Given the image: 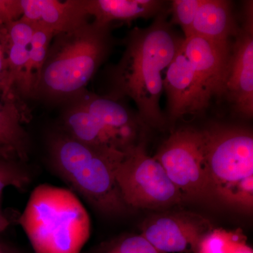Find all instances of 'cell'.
Returning <instances> with one entry per match:
<instances>
[{
	"instance_id": "cb8c5ba5",
	"label": "cell",
	"mask_w": 253,
	"mask_h": 253,
	"mask_svg": "<svg viewBox=\"0 0 253 253\" xmlns=\"http://www.w3.org/2000/svg\"><path fill=\"white\" fill-rule=\"evenodd\" d=\"M0 89L6 96H12L18 99L10 83L9 73L6 66L4 53L0 46Z\"/></svg>"
},
{
	"instance_id": "d4e9b609",
	"label": "cell",
	"mask_w": 253,
	"mask_h": 253,
	"mask_svg": "<svg viewBox=\"0 0 253 253\" xmlns=\"http://www.w3.org/2000/svg\"><path fill=\"white\" fill-rule=\"evenodd\" d=\"M231 253H253L252 248L246 244V241H241Z\"/></svg>"
},
{
	"instance_id": "ffe728a7",
	"label": "cell",
	"mask_w": 253,
	"mask_h": 253,
	"mask_svg": "<svg viewBox=\"0 0 253 253\" xmlns=\"http://www.w3.org/2000/svg\"><path fill=\"white\" fill-rule=\"evenodd\" d=\"M94 253H163L155 249L144 236L126 235L104 243Z\"/></svg>"
},
{
	"instance_id": "e0dca14e",
	"label": "cell",
	"mask_w": 253,
	"mask_h": 253,
	"mask_svg": "<svg viewBox=\"0 0 253 253\" xmlns=\"http://www.w3.org/2000/svg\"><path fill=\"white\" fill-rule=\"evenodd\" d=\"M18 101L0 89V150L24 161L29 140L22 126L23 112Z\"/></svg>"
},
{
	"instance_id": "52a82bcc",
	"label": "cell",
	"mask_w": 253,
	"mask_h": 253,
	"mask_svg": "<svg viewBox=\"0 0 253 253\" xmlns=\"http://www.w3.org/2000/svg\"><path fill=\"white\" fill-rule=\"evenodd\" d=\"M186 200L217 202L205 157V133L191 126L172 131L155 155Z\"/></svg>"
},
{
	"instance_id": "30bf717a",
	"label": "cell",
	"mask_w": 253,
	"mask_h": 253,
	"mask_svg": "<svg viewBox=\"0 0 253 253\" xmlns=\"http://www.w3.org/2000/svg\"><path fill=\"white\" fill-rule=\"evenodd\" d=\"M76 99L99 121L118 151L126 153L146 142V131L149 127L122 99L86 90Z\"/></svg>"
},
{
	"instance_id": "7402d4cb",
	"label": "cell",
	"mask_w": 253,
	"mask_h": 253,
	"mask_svg": "<svg viewBox=\"0 0 253 253\" xmlns=\"http://www.w3.org/2000/svg\"><path fill=\"white\" fill-rule=\"evenodd\" d=\"M30 182V176L22 168L12 163L0 162V194L8 186L23 189Z\"/></svg>"
},
{
	"instance_id": "3957f363",
	"label": "cell",
	"mask_w": 253,
	"mask_h": 253,
	"mask_svg": "<svg viewBox=\"0 0 253 253\" xmlns=\"http://www.w3.org/2000/svg\"><path fill=\"white\" fill-rule=\"evenodd\" d=\"M19 222L35 253H81L90 237V218L78 196L51 184L32 191Z\"/></svg>"
},
{
	"instance_id": "5b68a950",
	"label": "cell",
	"mask_w": 253,
	"mask_h": 253,
	"mask_svg": "<svg viewBox=\"0 0 253 253\" xmlns=\"http://www.w3.org/2000/svg\"><path fill=\"white\" fill-rule=\"evenodd\" d=\"M205 157L217 203L248 212L253 208V136L236 126L204 129Z\"/></svg>"
},
{
	"instance_id": "ac0fdd59",
	"label": "cell",
	"mask_w": 253,
	"mask_h": 253,
	"mask_svg": "<svg viewBox=\"0 0 253 253\" xmlns=\"http://www.w3.org/2000/svg\"><path fill=\"white\" fill-rule=\"evenodd\" d=\"M33 25V32L29 48L30 71L34 81L36 89L37 83L45 62L50 44L55 35L47 28L39 25Z\"/></svg>"
},
{
	"instance_id": "7c38bea8",
	"label": "cell",
	"mask_w": 253,
	"mask_h": 253,
	"mask_svg": "<svg viewBox=\"0 0 253 253\" xmlns=\"http://www.w3.org/2000/svg\"><path fill=\"white\" fill-rule=\"evenodd\" d=\"M33 32V25L22 17L0 26V46L6 60L10 83L18 99L33 98L34 94L29 60Z\"/></svg>"
},
{
	"instance_id": "4fadbf2b",
	"label": "cell",
	"mask_w": 253,
	"mask_h": 253,
	"mask_svg": "<svg viewBox=\"0 0 253 253\" xmlns=\"http://www.w3.org/2000/svg\"><path fill=\"white\" fill-rule=\"evenodd\" d=\"M231 44H221L199 36L184 38L182 49L211 97L224 96Z\"/></svg>"
},
{
	"instance_id": "9c48e42d",
	"label": "cell",
	"mask_w": 253,
	"mask_h": 253,
	"mask_svg": "<svg viewBox=\"0 0 253 253\" xmlns=\"http://www.w3.org/2000/svg\"><path fill=\"white\" fill-rule=\"evenodd\" d=\"M212 229L211 221L196 213L165 212L148 218L141 235L161 253L196 252L201 240Z\"/></svg>"
},
{
	"instance_id": "5bb4252c",
	"label": "cell",
	"mask_w": 253,
	"mask_h": 253,
	"mask_svg": "<svg viewBox=\"0 0 253 253\" xmlns=\"http://www.w3.org/2000/svg\"><path fill=\"white\" fill-rule=\"evenodd\" d=\"M22 18L54 35L68 33L88 22L86 0H21Z\"/></svg>"
},
{
	"instance_id": "ba28073f",
	"label": "cell",
	"mask_w": 253,
	"mask_h": 253,
	"mask_svg": "<svg viewBox=\"0 0 253 253\" xmlns=\"http://www.w3.org/2000/svg\"><path fill=\"white\" fill-rule=\"evenodd\" d=\"M246 1L244 21L231 45L224 96L239 116H253V6Z\"/></svg>"
},
{
	"instance_id": "603a6c76",
	"label": "cell",
	"mask_w": 253,
	"mask_h": 253,
	"mask_svg": "<svg viewBox=\"0 0 253 253\" xmlns=\"http://www.w3.org/2000/svg\"><path fill=\"white\" fill-rule=\"evenodd\" d=\"M22 16L21 0H0V26L14 22Z\"/></svg>"
},
{
	"instance_id": "7a4b0ae2",
	"label": "cell",
	"mask_w": 253,
	"mask_h": 253,
	"mask_svg": "<svg viewBox=\"0 0 253 253\" xmlns=\"http://www.w3.org/2000/svg\"><path fill=\"white\" fill-rule=\"evenodd\" d=\"M111 26L88 21L55 35L33 98L68 103L85 91L112 48Z\"/></svg>"
},
{
	"instance_id": "9a60e30c",
	"label": "cell",
	"mask_w": 253,
	"mask_h": 253,
	"mask_svg": "<svg viewBox=\"0 0 253 253\" xmlns=\"http://www.w3.org/2000/svg\"><path fill=\"white\" fill-rule=\"evenodd\" d=\"M86 4L89 16L101 25L155 18L168 9L166 1L160 0H86Z\"/></svg>"
},
{
	"instance_id": "6da1fadb",
	"label": "cell",
	"mask_w": 253,
	"mask_h": 253,
	"mask_svg": "<svg viewBox=\"0 0 253 253\" xmlns=\"http://www.w3.org/2000/svg\"><path fill=\"white\" fill-rule=\"evenodd\" d=\"M168 9L156 16L148 27H135L129 31L122 57L110 74L109 95L116 99H130L146 126L159 129L167 123L161 108L163 73L184 40L168 21Z\"/></svg>"
},
{
	"instance_id": "d6986e66",
	"label": "cell",
	"mask_w": 253,
	"mask_h": 253,
	"mask_svg": "<svg viewBox=\"0 0 253 253\" xmlns=\"http://www.w3.org/2000/svg\"><path fill=\"white\" fill-rule=\"evenodd\" d=\"M246 237L239 230L228 231L213 229L203 238L196 253H231Z\"/></svg>"
},
{
	"instance_id": "44dd1931",
	"label": "cell",
	"mask_w": 253,
	"mask_h": 253,
	"mask_svg": "<svg viewBox=\"0 0 253 253\" xmlns=\"http://www.w3.org/2000/svg\"><path fill=\"white\" fill-rule=\"evenodd\" d=\"M203 0H174L171 1L169 14L172 15L170 24L180 26L184 38L191 36V28Z\"/></svg>"
},
{
	"instance_id": "8fae6325",
	"label": "cell",
	"mask_w": 253,
	"mask_h": 253,
	"mask_svg": "<svg viewBox=\"0 0 253 253\" xmlns=\"http://www.w3.org/2000/svg\"><path fill=\"white\" fill-rule=\"evenodd\" d=\"M182 42L163 79L167 95L168 118L170 123L186 115L204 112L212 99L184 54Z\"/></svg>"
},
{
	"instance_id": "8992f818",
	"label": "cell",
	"mask_w": 253,
	"mask_h": 253,
	"mask_svg": "<svg viewBox=\"0 0 253 253\" xmlns=\"http://www.w3.org/2000/svg\"><path fill=\"white\" fill-rule=\"evenodd\" d=\"M146 142L126 151L116 163L115 178L128 208L164 211L185 198L163 166L146 151Z\"/></svg>"
},
{
	"instance_id": "277c9868",
	"label": "cell",
	"mask_w": 253,
	"mask_h": 253,
	"mask_svg": "<svg viewBox=\"0 0 253 253\" xmlns=\"http://www.w3.org/2000/svg\"><path fill=\"white\" fill-rule=\"evenodd\" d=\"M49 153L58 174L100 212L120 215L129 209L114 174L115 166L125 153L94 149L66 133L51 138Z\"/></svg>"
},
{
	"instance_id": "484cf974",
	"label": "cell",
	"mask_w": 253,
	"mask_h": 253,
	"mask_svg": "<svg viewBox=\"0 0 253 253\" xmlns=\"http://www.w3.org/2000/svg\"><path fill=\"white\" fill-rule=\"evenodd\" d=\"M8 224H9V221H8L6 218L3 215L2 213L0 211V232L6 229Z\"/></svg>"
},
{
	"instance_id": "2e32d148",
	"label": "cell",
	"mask_w": 253,
	"mask_h": 253,
	"mask_svg": "<svg viewBox=\"0 0 253 253\" xmlns=\"http://www.w3.org/2000/svg\"><path fill=\"white\" fill-rule=\"evenodd\" d=\"M238 29L231 1L203 0L193 23L190 36H199L218 44H229V38L236 36Z\"/></svg>"
}]
</instances>
